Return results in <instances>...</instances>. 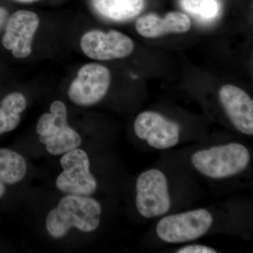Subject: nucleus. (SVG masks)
<instances>
[{
  "label": "nucleus",
  "mask_w": 253,
  "mask_h": 253,
  "mask_svg": "<svg viewBox=\"0 0 253 253\" xmlns=\"http://www.w3.org/2000/svg\"><path fill=\"white\" fill-rule=\"evenodd\" d=\"M101 212V205L92 198L69 194L48 214L46 229L55 239L66 236L72 227L92 232L99 227Z\"/></svg>",
  "instance_id": "nucleus-1"
},
{
  "label": "nucleus",
  "mask_w": 253,
  "mask_h": 253,
  "mask_svg": "<svg viewBox=\"0 0 253 253\" xmlns=\"http://www.w3.org/2000/svg\"><path fill=\"white\" fill-rule=\"evenodd\" d=\"M251 161L249 149L238 142L199 150L191 157V165L196 171L214 180L239 175L249 168Z\"/></svg>",
  "instance_id": "nucleus-2"
},
{
  "label": "nucleus",
  "mask_w": 253,
  "mask_h": 253,
  "mask_svg": "<svg viewBox=\"0 0 253 253\" xmlns=\"http://www.w3.org/2000/svg\"><path fill=\"white\" fill-rule=\"evenodd\" d=\"M213 222L212 213L204 208L166 214L156 224V234L166 244H184L206 235Z\"/></svg>",
  "instance_id": "nucleus-3"
},
{
  "label": "nucleus",
  "mask_w": 253,
  "mask_h": 253,
  "mask_svg": "<svg viewBox=\"0 0 253 253\" xmlns=\"http://www.w3.org/2000/svg\"><path fill=\"white\" fill-rule=\"evenodd\" d=\"M40 141L46 146L49 154L61 155L77 149L81 144V136L67 122V109L62 101H55L50 113L40 118L36 127Z\"/></svg>",
  "instance_id": "nucleus-4"
},
{
  "label": "nucleus",
  "mask_w": 253,
  "mask_h": 253,
  "mask_svg": "<svg viewBox=\"0 0 253 253\" xmlns=\"http://www.w3.org/2000/svg\"><path fill=\"white\" fill-rule=\"evenodd\" d=\"M136 207L143 217L151 219L167 214L172 207L167 176L152 168L139 174L136 181Z\"/></svg>",
  "instance_id": "nucleus-5"
},
{
  "label": "nucleus",
  "mask_w": 253,
  "mask_h": 253,
  "mask_svg": "<svg viewBox=\"0 0 253 253\" xmlns=\"http://www.w3.org/2000/svg\"><path fill=\"white\" fill-rule=\"evenodd\" d=\"M63 171L56 179V187L63 193L90 196L97 189V181L89 171V159L83 150L73 149L61 159Z\"/></svg>",
  "instance_id": "nucleus-6"
},
{
  "label": "nucleus",
  "mask_w": 253,
  "mask_h": 253,
  "mask_svg": "<svg viewBox=\"0 0 253 253\" xmlns=\"http://www.w3.org/2000/svg\"><path fill=\"white\" fill-rule=\"evenodd\" d=\"M111 73L107 68L98 63L84 65L68 89V96L75 104L89 106L99 102L109 90Z\"/></svg>",
  "instance_id": "nucleus-7"
},
{
  "label": "nucleus",
  "mask_w": 253,
  "mask_h": 253,
  "mask_svg": "<svg viewBox=\"0 0 253 253\" xmlns=\"http://www.w3.org/2000/svg\"><path fill=\"white\" fill-rule=\"evenodd\" d=\"M134 130L139 139L155 149H172L180 140L179 125L155 111L139 113L134 121Z\"/></svg>",
  "instance_id": "nucleus-8"
},
{
  "label": "nucleus",
  "mask_w": 253,
  "mask_h": 253,
  "mask_svg": "<svg viewBox=\"0 0 253 253\" xmlns=\"http://www.w3.org/2000/svg\"><path fill=\"white\" fill-rule=\"evenodd\" d=\"M81 49L91 59L99 61L123 59L134 51V42L121 32L111 31L109 33L93 30L82 38Z\"/></svg>",
  "instance_id": "nucleus-9"
},
{
  "label": "nucleus",
  "mask_w": 253,
  "mask_h": 253,
  "mask_svg": "<svg viewBox=\"0 0 253 253\" xmlns=\"http://www.w3.org/2000/svg\"><path fill=\"white\" fill-rule=\"evenodd\" d=\"M39 16L27 10L16 11L8 18L2 44L17 59L26 58L31 54L32 42L39 27Z\"/></svg>",
  "instance_id": "nucleus-10"
},
{
  "label": "nucleus",
  "mask_w": 253,
  "mask_h": 253,
  "mask_svg": "<svg viewBox=\"0 0 253 253\" xmlns=\"http://www.w3.org/2000/svg\"><path fill=\"white\" fill-rule=\"evenodd\" d=\"M219 102L231 124L245 135H253V100L249 94L233 84L219 91Z\"/></svg>",
  "instance_id": "nucleus-11"
},
{
  "label": "nucleus",
  "mask_w": 253,
  "mask_h": 253,
  "mask_svg": "<svg viewBox=\"0 0 253 253\" xmlns=\"http://www.w3.org/2000/svg\"><path fill=\"white\" fill-rule=\"evenodd\" d=\"M136 30L146 38H157L170 33H184L189 31L191 23L186 14L176 11L168 13L161 18L156 14H148L136 22Z\"/></svg>",
  "instance_id": "nucleus-12"
},
{
  "label": "nucleus",
  "mask_w": 253,
  "mask_h": 253,
  "mask_svg": "<svg viewBox=\"0 0 253 253\" xmlns=\"http://www.w3.org/2000/svg\"><path fill=\"white\" fill-rule=\"evenodd\" d=\"M93 6L101 16L116 21L135 17L144 9V0H92Z\"/></svg>",
  "instance_id": "nucleus-13"
},
{
  "label": "nucleus",
  "mask_w": 253,
  "mask_h": 253,
  "mask_svg": "<svg viewBox=\"0 0 253 253\" xmlns=\"http://www.w3.org/2000/svg\"><path fill=\"white\" fill-rule=\"evenodd\" d=\"M26 106V98L21 93H11L5 96L0 103V135L17 127L21 121L20 113Z\"/></svg>",
  "instance_id": "nucleus-14"
},
{
  "label": "nucleus",
  "mask_w": 253,
  "mask_h": 253,
  "mask_svg": "<svg viewBox=\"0 0 253 253\" xmlns=\"http://www.w3.org/2000/svg\"><path fill=\"white\" fill-rule=\"evenodd\" d=\"M27 172L24 158L8 149H0V181L14 184L22 180Z\"/></svg>",
  "instance_id": "nucleus-15"
},
{
  "label": "nucleus",
  "mask_w": 253,
  "mask_h": 253,
  "mask_svg": "<svg viewBox=\"0 0 253 253\" xmlns=\"http://www.w3.org/2000/svg\"><path fill=\"white\" fill-rule=\"evenodd\" d=\"M219 11V5L216 0H203L200 8L199 18L210 20L216 17Z\"/></svg>",
  "instance_id": "nucleus-16"
},
{
  "label": "nucleus",
  "mask_w": 253,
  "mask_h": 253,
  "mask_svg": "<svg viewBox=\"0 0 253 253\" xmlns=\"http://www.w3.org/2000/svg\"><path fill=\"white\" fill-rule=\"evenodd\" d=\"M178 253H216L217 251L212 247L202 244H191L176 250Z\"/></svg>",
  "instance_id": "nucleus-17"
},
{
  "label": "nucleus",
  "mask_w": 253,
  "mask_h": 253,
  "mask_svg": "<svg viewBox=\"0 0 253 253\" xmlns=\"http://www.w3.org/2000/svg\"><path fill=\"white\" fill-rule=\"evenodd\" d=\"M203 0H181L183 9L191 14L199 17L200 8Z\"/></svg>",
  "instance_id": "nucleus-18"
},
{
  "label": "nucleus",
  "mask_w": 253,
  "mask_h": 253,
  "mask_svg": "<svg viewBox=\"0 0 253 253\" xmlns=\"http://www.w3.org/2000/svg\"><path fill=\"white\" fill-rule=\"evenodd\" d=\"M9 17V12L7 10L0 6V32L2 31L6 26Z\"/></svg>",
  "instance_id": "nucleus-19"
},
{
  "label": "nucleus",
  "mask_w": 253,
  "mask_h": 253,
  "mask_svg": "<svg viewBox=\"0 0 253 253\" xmlns=\"http://www.w3.org/2000/svg\"><path fill=\"white\" fill-rule=\"evenodd\" d=\"M5 191H6V189H5L4 182L0 181V199L4 196Z\"/></svg>",
  "instance_id": "nucleus-20"
},
{
  "label": "nucleus",
  "mask_w": 253,
  "mask_h": 253,
  "mask_svg": "<svg viewBox=\"0 0 253 253\" xmlns=\"http://www.w3.org/2000/svg\"><path fill=\"white\" fill-rule=\"evenodd\" d=\"M16 1H20V2L30 3L33 1H38V0H16Z\"/></svg>",
  "instance_id": "nucleus-21"
}]
</instances>
